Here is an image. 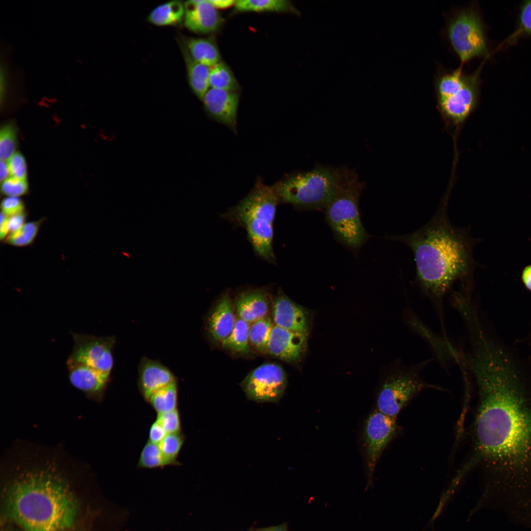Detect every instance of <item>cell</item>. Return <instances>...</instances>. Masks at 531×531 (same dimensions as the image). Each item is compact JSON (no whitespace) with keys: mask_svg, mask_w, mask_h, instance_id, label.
I'll return each mask as SVG.
<instances>
[{"mask_svg":"<svg viewBox=\"0 0 531 531\" xmlns=\"http://www.w3.org/2000/svg\"><path fill=\"white\" fill-rule=\"evenodd\" d=\"M479 401L474 423L476 453L494 488L511 499L531 491V397L508 355L486 346L468 360Z\"/></svg>","mask_w":531,"mask_h":531,"instance_id":"cell-1","label":"cell"},{"mask_svg":"<svg viewBox=\"0 0 531 531\" xmlns=\"http://www.w3.org/2000/svg\"><path fill=\"white\" fill-rule=\"evenodd\" d=\"M447 200L445 197L433 216L419 229L387 237L411 249L416 283L438 309L456 282L461 286L472 288L476 266L473 250L477 240L471 236L468 227H458L450 222Z\"/></svg>","mask_w":531,"mask_h":531,"instance_id":"cell-2","label":"cell"},{"mask_svg":"<svg viewBox=\"0 0 531 531\" xmlns=\"http://www.w3.org/2000/svg\"><path fill=\"white\" fill-rule=\"evenodd\" d=\"M8 517L26 531H62L74 523L78 503L67 485L47 473L16 479L6 495Z\"/></svg>","mask_w":531,"mask_h":531,"instance_id":"cell-3","label":"cell"},{"mask_svg":"<svg viewBox=\"0 0 531 531\" xmlns=\"http://www.w3.org/2000/svg\"><path fill=\"white\" fill-rule=\"evenodd\" d=\"M279 202L273 185L258 177L249 193L222 217L243 228L256 254L270 264L275 263L273 247V224Z\"/></svg>","mask_w":531,"mask_h":531,"instance_id":"cell-4","label":"cell"},{"mask_svg":"<svg viewBox=\"0 0 531 531\" xmlns=\"http://www.w3.org/2000/svg\"><path fill=\"white\" fill-rule=\"evenodd\" d=\"M342 171V167L317 165L288 174L273 186L279 203L298 209H325L336 194Z\"/></svg>","mask_w":531,"mask_h":531,"instance_id":"cell-5","label":"cell"},{"mask_svg":"<svg viewBox=\"0 0 531 531\" xmlns=\"http://www.w3.org/2000/svg\"><path fill=\"white\" fill-rule=\"evenodd\" d=\"M364 186L354 170L342 167L336 194L324 209L326 220L336 238L353 251L359 249L369 238L358 206Z\"/></svg>","mask_w":531,"mask_h":531,"instance_id":"cell-6","label":"cell"},{"mask_svg":"<svg viewBox=\"0 0 531 531\" xmlns=\"http://www.w3.org/2000/svg\"><path fill=\"white\" fill-rule=\"evenodd\" d=\"M480 68L471 74L461 67L440 71L434 80L437 108L444 122L461 126L476 108L479 99Z\"/></svg>","mask_w":531,"mask_h":531,"instance_id":"cell-7","label":"cell"},{"mask_svg":"<svg viewBox=\"0 0 531 531\" xmlns=\"http://www.w3.org/2000/svg\"><path fill=\"white\" fill-rule=\"evenodd\" d=\"M444 35L461 66L488 55L484 26L474 4L458 8L447 17Z\"/></svg>","mask_w":531,"mask_h":531,"instance_id":"cell-8","label":"cell"},{"mask_svg":"<svg viewBox=\"0 0 531 531\" xmlns=\"http://www.w3.org/2000/svg\"><path fill=\"white\" fill-rule=\"evenodd\" d=\"M429 362L428 359L405 366L388 377L378 397V411L396 417L405 405L422 390L429 388L441 390V387L427 383L421 377V371Z\"/></svg>","mask_w":531,"mask_h":531,"instance_id":"cell-9","label":"cell"},{"mask_svg":"<svg viewBox=\"0 0 531 531\" xmlns=\"http://www.w3.org/2000/svg\"><path fill=\"white\" fill-rule=\"evenodd\" d=\"M287 376L282 367L266 363L251 371L240 383L248 399L258 402H277L287 386Z\"/></svg>","mask_w":531,"mask_h":531,"instance_id":"cell-10","label":"cell"},{"mask_svg":"<svg viewBox=\"0 0 531 531\" xmlns=\"http://www.w3.org/2000/svg\"><path fill=\"white\" fill-rule=\"evenodd\" d=\"M74 346L68 358L110 376L114 365V336L98 337L71 332Z\"/></svg>","mask_w":531,"mask_h":531,"instance_id":"cell-11","label":"cell"},{"mask_svg":"<svg viewBox=\"0 0 531 531\" xmlns=\"http://www.w3.org/2000/svg\"><path fill=\"white\" fill-rule=\"evenodd\" d=\"M396 417L376 411L367 417L364 428L369 482L372 480L377 462L384 447L396 434Z\"/></svg>","mask_w":531,"mask_h":531,"instance_id":"cell-12","label":"cell"},{"mask_svg":"<svg viewBox=\"0 0 531 531\" xmlns=\"http://www.w3.org/2000/svg\"><path fill=\"white\" fill-rule=\"evenodd\" d=\"M207 115L237 134L239 94L236 91L209 88L202 100Z\"/></svg>","mask_w":531,"mask_h":531,"instance_id":"cell-13","label":"cell"},{"mask_svg":"<svg viewBox=\"0 0 531 531\" xmlns=\"http://www.w3.org/2000/svg\"><path fill=\"white\" fill-rule=\"evenodd\" d=\"M183 24L189 30L196 34L216 32L222 27L224 20L208 0H190L184 2Z\"/></svg>","mask_w":531,"mask_h":531,"instance_id":"cell-14","label":"cell"},{"mask_svg":"<svg viewBox=\"0 0 531 531\" xmlns=\"http://www.w3.org/2000/svg\"><path fill=\"white\" fill-rule=\"evenodd\" d=\"M307 333L294 331L273 325L267 352L287 362L299 360L307 345Z\"/></svg>","mask_w":531,"mask_h":531,"instance_id":"cell-15","label":"cell"},{"mask_svg":"<svg viewBox=\"0 0 531 531\" xmlns=\"http://www.w3.org/2000/svg\"><path fill=\"white\" fill-rule=\"evenodd\" d=\"M273 318L275 325L291 331L307 333L309 315L300 305L279 291L273 303Z\"/></svg>","mask_w":531,"mask_h":531,"instance_id":"cell-16","label":"cell"},{"mask_svg":"<svg viewBox=\"0 0 531 531\" xmlns=\"http://www.w3.org/2000/svg\"><path fill=\"white\" fill-rule=\"evenodd\" d=\"M138 386L144 400L162 388L177 381L173 373L160 362L147 357L141 358L138 367Z\"/></svg>","mask_w":531,"mask_h":531,"instance_id":"cell-17","label":"cell"},{"mask_svg":"<svg viewBox=\"0 0 531 531\" xmlns=\"http://www.w3.org/2000/svg\"><path fill=\"white\" fill-rule=\"evenodd\" d=\"M234 308L229 294L226 292L217 300L207 321V330L210 338L221 343L228 337L234 328Z\"/></svg>","mask_w":531,"mask_h":531,"instance_id":"cell-18","label":"cell"},{"mask_svg":"<svg viewBox=\"0 0 531 531\" xmlns=\"http://www.w3.org/2000/svg\"><path fill=\"white\" fill-rule=\"evenodd\" d=\"M66 366L71 384L88 394H100L105 389L110 379V376L68 358Z\"/></svg>","mask_w":531,"mask_h":531,"instance_id":"cell-19","label":"cell"},{"mask_svg":"<svg viewBox=\"0 0 531 531\" xmlns=\"http://www.w3.org/2000/svg\"><path fill=\"white\" fill-rule=\"evenodd\" d=\"M269 305L268 294L263 288L243 291L235 300L238 317L249 324L266 317Z\"/></svg>","mask_w":531,"mask_h":531,"instance_id":"cell-20","label":"cell"},{"mask_svg":"<svg viewBox=\"0 0 531 531\" xmlns=\"http://www.w3.org/2000/svg\"><path fill=\"white\" fill-rule=\"evenodd\" d=\"M179 40L180 48L197 62L210 67L220 61V53L212 37L182 36Z\"/></svg>","mask_w":531,"mask_h":531,"instance_id":"cell-21","label":"cell"},{"mask_svg":"<svg viewBox=\"0 0 531 531\" xmlns=\"http://www.w3.org/2000/svg\"><path fill=\"white\" fill-rule=\"evenodd\" d=\"M185 5L180 0H171L161 3L148 14L147 21L158 27L176 26L184 20Z\"/></svg>","mask_w":531,"mask_h":531,"instance_id":"cell-22","label":"cell"},{"mask_svg":"<svg viewBox=\"0 0 531 531\" xmlns=\"http://www.w3.org/2000/svg\"><path fill=\"white\" fill-rule=\"evenodd\" d=\"M180 49L185 61L190 88L198 98L202 100L209 88L210 67L195 60L184 49Z\"/></svg>","mask_w":531,"mask_h":531,"instance_id":"cell-23","label":"cell"},{"mask_svg":"<svg viewBox=\"0 0 531 531\" xmlns=\"http://www.w3.org/2000/svg\"><path fill=\"white\" fill-rule=\"evenodd\" d=\"M234 7L235 11L238 12H297L288 0H237Z\"/></svg>","mask_w":531,"mask_h":531,"instance_id":"cell-24","label":"cell"},{"mask_svg":"<svg viewBox=\"0 0 531 531\" xmlns=\"http://www.w3.org/2000/svg\"><path fill=\"white\" fill-rule=\"evenodd\" d=\"M148 402L157 414L163 413L178 409V385L177 381L154 393Z\"/></svg>","mask_w":531,"mask_h":531,"instance_id":"cell-25","label":"cell"},{"mask_svg":"<svg viewBox=\"0 0 531 531\" xmlns=\"http://www.w3.org/2000/svg\"><path fill=\"white\" fill-rule=\"evenodd\" d=\"M250 327L249 323L238 317L231 334L221 343L222 347L233 352L247 354L250 351Z\"/></svg>","mask_w":531,"mask_h":531,"instance_id":"cell-26","label":"cell"},{"mask_svg":"<svg viewBox=\"0 0 531 531\" xmlns=\"http://www.w3.org/2000/svg\"><path fill=\"white\" fill-rule=\"evenodd\" d=\"M208 82L209 88L236 91L239 89L232 71L221 60L210 67Z\"/></svg>","mask_w":531,"mask_h":531,"instance_id":"cell-27","label":"cell"},{"mask_svg":"<svg viewBox=\"0 0 531 531\" xmlns=\"http://www.w3.org/2000/svg\"><path fill=\"white\" fill-rule=\"evenodd\" d=\"M273 325L271 318L267 316L253 323L249 331L250 344L261 352H267Z\"/></svg>","mask_w":531,"mask_h":531,"instance_id":"cell-28","label":"cell"},{"mask_svg":"<svg viewBox=\"0 0 531 531\" xmlns=\"http://www.w3.org/2000/svg\"><path fill=\"white\" fill-rule=\"evenodd\" d=\"M173 466L162 454L158 444L148 441L140 453L137 468L139 469H158Z\"/></svg>","mask_w":531,"mask_h":531,"instance_id":"cell-29","label":"cell"},{"mask_svg":"<svg viewBox=\"0 0 531 531\" xmlns=\"http://www.w3.org/2000/svg\"><path fill=\"white\" fill-rule=\"evenodd\" d=\"M185 440L186 437L182 432L167 434L158 444L163 455L173 466H178L181 465L177 458Z\"/></svg>","mask_w":531,"mask_h":531,"instance_id":"cell-30","label":"cell"},{"mask_svg":"<svg viewBox=\"0 0 531 531\" xmlns=\"http://www.w3.org/2000/svg\"><path fill=\"white\" fill-rule=\"evenodd\" d=\"M43 220L25 223L19 230L8 235L6 242L13 246L23 247L31 244L35 239Z\"/></svg>","mask_w":531,"mask_h":531,"instance_id":"cell-31","label":"cell"},{"mask_svg":"<svg viewBox=\"0 0 531 531\" xmlns=\"http://www.w3.org/2000/svg\"><path fill=\"white\" fill-rule=\"evenodd\" d=\"M17 146L16 130L11 123L2 127L0 132V160L7 161L15 153Z\"/></svg>","mask_w":531,"mask_h":531,"instance_id":"cell-32","label":"cell"},{"mask_svg":"<svg viewBox=\"0 0 531 531\" xmlns=\"http://www.w3.org/2000/svg\"><path fill=\"white\" fill-rule=\"evenodd\" d=\"M156 420L162 425L167 434L182 432L181 418L178 409L167 413L157 414Z\"/></svg>","mask_w":531,"mask_h":531,"instance_id":"cell-33","label":"cell"},{"mask_svg":"<svg viewBox=\"0 0 531 531\" xmlns=\"http://www.w3.org/2000/svg\"><path fill=\"white\" fill-rule=\"evenodd\" d=\"M28 190L27 179L8 177L2 182L1 191L7 197H18L26 194Z\"/></svg>","mask_w":531,"mask_h":531,"instance_id":"cell-34","label":"cell"},{"mask_svg":"<svg viewBox=\"0 0 531 531\" xmlns=\"http://www.w3.org/2000/svg\"><path fill=\"white\" fill-rule=\"evenodd\" d=\"M10 176L15 178L27 179V167L25 158L20 152L15 153L7 161Z\"/></svg>","mask_w":531,"mask_h":531,"instance_id":"cell-35","label":"cell"},{"mask_svg":"<svg viewBox=\"0 0 531 531\" xmlns=\"http://www.w3.org/2000/svg\"><path fill=\"white\" fill-rule=\"evenodd\" d=\"M0 207L1 213L8 217L25 212L24 203L19 197L4 198L1 203Z\"/></svg>","mask_w":531,"mask_h":531,"instance_id":"cell-36","label":"cell"},{"mask_svg":"<svg viewBox=\"0 0 531 531\" xmlns=\"http://www.w3.org/2000/svg\"><path fill=\"white\" fill-rule=\"evenodd\" d=\"M520 23L523 31L531 34V0L526 1L523 4L520 15Z\"/></svg>","mask_w":531,"mask_h":531,"instance_id":"cell-37","label":"cell"},{"mask_svg":"<svg viewBox=\"0 0 531 531\" xmlns=\"http://www.w3.org/2000/svg\"><path fill=\"white\" fill-rule=\"evenodd\" d=\"M167 434L162 425L155 420L149 427L148 441L152 443L159 444Z\"/></svg>","mask_w":531,"mask_h":531,"instance_id":"cell-38","label":"cell"},{"mask_svg":"<svg viewBox=\"0 0 531 531\" xmlns=\"http://www.w3.org/2000/svg\"><path fill=\"white\" fill-rule=\"evenodd\" d=\"M26 215L25 212L8 217L9 233H11L20 229L25 224Z\"/></svg>","mask_w":531,"mask_h":531,"instance_id":"cell-39","label":"cell"},{"mask_svg":"<svg viewBox=\"0 0 531 531\" xmlns=\"http://www.w3.org/2000/svg\"><path fill=\"white\" fill-rule=\"evenodd\" d=\"M9 232L8 225V217L1 212L0 214V240L6 239Z\"/></svg>","mask_w":531,"mask_h":531,"instance_id":"cell-40","label":"cell"},{"mask_svg":"<svg viewBox=\"0 0 531 531\" xmlns=\"http://www.w3.org/2000/svg\"><path fill=\"white\" fill-rule=\"evenodd\" d=\"M211 4L217 9H225L235 5L236 0H208Z\"/></svg>","mask_w":531,"mask_h":531,"instance_id":"cell-41","label":"cell"},{"mask_svg":"<svg viewBox=\"0 0 531 531\" xmlns=\"http://www.w3.org/2000/svg\"><path fill=\"white\" fill-rule=\"evenodd\" d=\"M522 278L527 288L531 290V265L528 266L524 269Z\"/></svg>","mask_w":531,"mask_h":531,"instance_id":"cell-42","label":"cell"},{"mask_svg":"<svg viewBox=\"0 0 531 531\" xmlns=\"http://www.w3.org/2000/svg\"><path fill=\"white\" fill-rule=\"evenodd\" d=\"M9 175H10V173L7 161L0 160V179L1 182H3L7 179Z\"/></svg>","mask_w":531,"mask_h":531,"instance_id":"cell-43","label":"cell"},{"mask_svg":"<svg viewBox=\"0 0 531 531\" xmlns=\"http://www.w3.org/2000/svg\"><path fill=\"white\" fill-rule=\"evenodd\" d=\"M266 531H287V530H286L285 527H284L283 526H282V527H274V528H271V529H270L269 530H267Z\"/></svg>","mask_w":531,"mask_h":531,"instance_id":"cell-44","label":"cell"},{"mask_svg":"<svg viewBox=\"0 0 531 531\" xmlns=\"http://www.w3.org/2000/svg\"></svg>","mask_w":531,"mask_h":531,"instance_id":"cell-45","label":"cell"}]
</instances>
